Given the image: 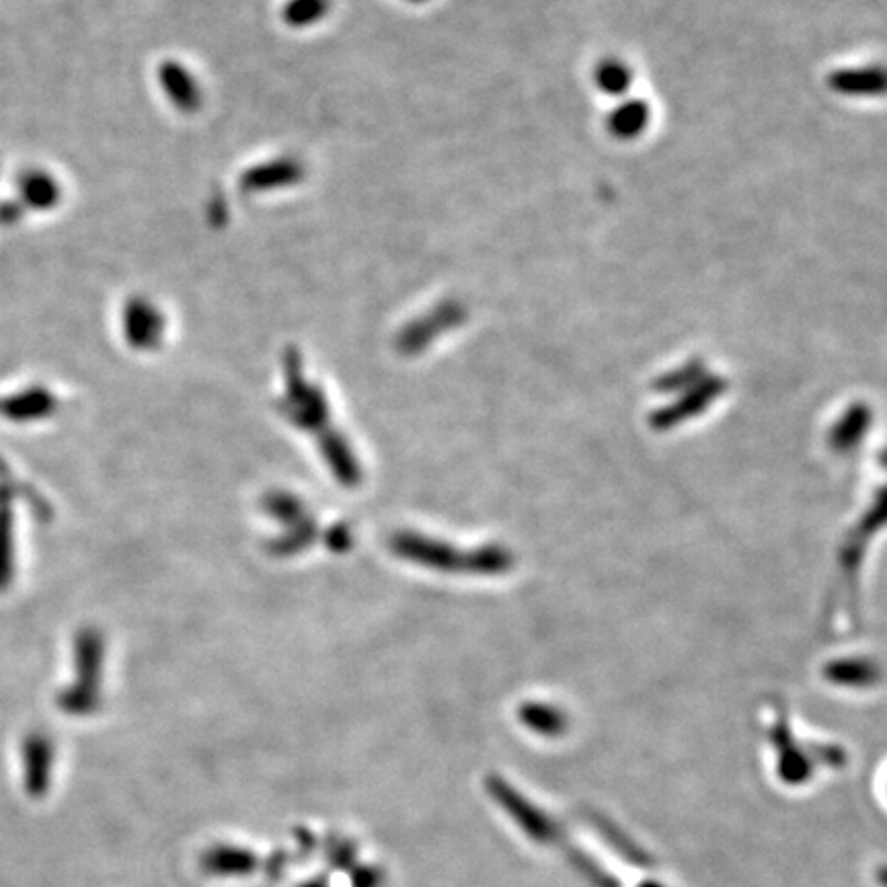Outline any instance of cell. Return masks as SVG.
Listing matches in <instances>:
<instances>
[{
	"instance_id": "cell-1",
	"label": "cell",
	"mask_w": 887,
	"mask_h": 887,
	"mask_svg": "<svg viewBox=\"0 0 887 887\" xmlns=\"http://www.w3.org/2000/svg\"><path fill=\"white\" fill-rule=\"evenodd\" d=\"M101 662H104V641L95 631H81L76 637V672L78 678L71 688L62 691L58 695L60 710L83 717L90 715L99 705V691L97 684L101 678Z\"/></svg>"
},
{
	"instance_id": "cell-2",
	"label": "cell",
	"mask_w": 887,
	"mask_h": 887,
	"mask_svg": "<svg viewBox=\"0 0 887 887\" xmlns=\"http://www.w3.org/2000/svg\"><path fill=\"white\" fill-rule=\"evenodd\" d=\"M485 789H488L489 798L500 805L503 813H507L512 817V822L533 843L548 846V844H557L562 841V826L547 812H543L538 805H534L531 799L524 798L514 784L507 783L498 774H489L485 779Z\"/></svg>"
},
{
	"instance_id": "cell-3",
	"label": "cell",
	"mask_w": 887,
	"mask_h": 887,
	"mask_svg": "<svg viewBox=\"0 0 887 887\" xmlns=\"http://www.w3.org/2000/svg\"><path fill=\"white\" fill-rule=\"evenodd\" d=\"M21 493L35 514L44 517L47 505L35 491L17 483L7 464L0 459V591L7 590L15 577V514H13V498Z\"/></svg>"
},
{
	"instance_id": "cell-4",
	"label": "cell",
	"mask_w": 887,
	"mask_h": 887,
	"mask_svg": "<svg viewBox=\"0 0 887 887\" xmlns=\"http://www.w3.org/2000/svg\"><path fill=\"white\" fill-rule=\"evenodd\" d=\"M56 748L44 731H31L23 739V787L31 799H44L52 789Z\"/></svg>"
},
{
	"instance_id": "cell-5",
	"label": "cell",
	"mask_w": 887,
	"mask_h": 887,
	"mask_svg": "<svg viewBox=\"0 0 887 887\" xmlns=\"http://www.w3.org/2000/svg\"><path fill=\"white\" fill-rule=\"evenodd\" d=\"M292 376H290V385H292V395H290V419L298 424L300 428L317 429L321 428L329 417L327 412V400L314 386L304 385L300 372H298V364H292Z\"/></svg>"
},
{
	"instance_id": "cell-6",
	"label": "cell",
	"mask_w": 887,
	"mask_h": 887,
	"mask_svg": "<svg viewBox=\"0 0 887 887\" xmlns=\"http://www.w3.org/2000/svg\"><path fill=\"white\" fill-rule=\"evenodd\" d=\"M54 409H56V397L44 386H30L21 393H13L0 399V417L17 424L38 421L54 414Z\"/></svg>"
},
{
	"instance_id": "cell-7",
	"label": "cell",
	"mask_w": 887,
	"mask_h": 887,
	"mask_svg": "<svg viewBox=\"0 0 887 887\" xmlns=\"http://www.w3.org/2000/svg\"><path fill=\"white\" fill-rule=\"evenodd\" d=\"M200 865L212 877H247L257 869L259 861L253 851L235 844L210 846L200 858Z\"/></svg>"
},
{
	"instance_id": "cell-8",
	"label": "cell",
	"mask_w": 887,
	"mask_h": 887,
	"mask_svg": "<svg viewBox=\"0 0 887 887\" xmlns=\"http://www.w3.org/2000/svg\"><path fill=\"white\" fill-rule=\"evenodd\" d=\"M772 739L777 744L779 750V777L784 784L791 787H799V784L808 783L812 779L813 762L812 756L801 752L798 746H793L791 741V734L784 725H779L772 731Z\"/></svg>"
},
{
	"instance_id": "cell-9",
	"label": "cell",
	"mask_w": 887,
	"mask_h": 887,
	"mask_svg": "<svg viewBox=\"0 0 887 887\" xmlns=\"http://www.w3.org/2000/svg\"><path fill=\"white\" fill-rule=\"evenodd\" d=\"M590 824L596 829V832L602 836V841H605L619 857L624 858L627 863L637 865V867H651V865H653V857H651L650 853H648L643 846H639V844H637L624 830L619 829L612 820H608L605 815H598V813H590Z\"/></svg>"
},
{
	"instance_id": "cell-10",
	"label": "cell",
	"mask_w": 887,
	"mask_h": 887,
	"mask_svg": "<svg viewBox=\"0 0 887 887\" xmlns=\"http://www.w3.org/2000/svg\"><path fill=\"white\" fill-rule=\"evenodd\" d=\"M19 195L25 206L33 210H50L58 204L60 185L56 179L47 175L45 171L31 169L19 178Z\"/></svg>"
},
{
	"instance_id": "cell-11",
	"label": "cell",
	"mask_w": 887,
	"mask_h": 887,
	"mask_svg": "<svg viewBox=\"0 0 887 887\" xmlns=\"http://www.w3.org/2000/svg\"><path fill=\"white\" fill-rule=\"evenodd\" d=\"M648 121H650L648 105L643 101H624L610 114L608 128L617 138L631 140L645 130Z\"/></svg>"
},
{
	"instance_id": "cell-12",
	"label": "cell",
	"mask_w": 887,
	"mask_h": 887,
	"mask_svg": "<svg viewBox=\"0 0 887 887\" xmlns=\"http://www.w3.org/2000/svg\"><path fill=\"white\" fill-rule=\"evenodd\" d=\"M520 719L528 729L541 736H562L567 727L562 710L553 709L548 705H524L520 710Z\"/></svg>"
},
{
	"instance_id": "cell-13",
	"label": "cell",
	"mask_w": 887,
	"mask_h": 887,
	"mask_svg": "<svg viewBox=\"0 0 887 887\" xmlns=\"http://www.w3.org/2000/svg\"><path fill=\"white\" fill-rule=\"evenodd\" d=\"M567 858L591 887H621V881L608 873L596 858H591L586 851L577 848V846H569L567 848Z\"/></svg>"
},
{
	"instance_id": "cell-14",
	"label": "cell",
	"mask_w": 887,
	"mask_h": 887,
	"mask_svg": "<svg viewBox=\"0 0 887 887\" xmlns=\"http://www.w3.org/2000/svg\"><path fill=\"white\" fill-rule=\"evenodd\" d=\"M832 87L848 95H867L884 89V76L879 71H848L832 76Z\"/></svg>"
},
{
	"instance_id": "cell-15",
	"label": "cell",
	"mask_w": 887,
	"mask_h": 887,
	"mask_svg": "<svg viewBox=\"0 0 887 887\" xmlns=\"http://www.w3.org/2000/svg\"><path fill=\"white\" fill-rule=\"evenodd\" d=\"M596 85L608 95H622L631 87V71L619 60H607L596 71Z\"/></svg>"
},
{
	"instance_id": "cell-16",
	"label": "cell",
	"mask_w": 887,
	"mask_h": 887,
	"mask_svg": "<svg viewBox=\"0 0 887 887\" xmlns=\"http://www.w3.org/2000/svg\"><path fill=\"white\" fill-rule=\"evenodd\" d=\"M327 861L333 869L348 872L354 867L355 846L350 841H333L327 848Z\"/></svg>"
},
{
	"instance_id": "cell-17",
	"label": "cell",
	"mask_w": 887,
	"mask_h": 887,
	"mask_svg": "<svg viewBox=\"0 0 887 887\" xmlns=\"http://www.w3.org/2000/svg\"><path fill=\"white\" fill-rule=\"evenodd\" d=\"M385 873L378 867H355L352 872V887H383Z\"/></svg>"
},
{
	"instance_id": "cell-18",
	"label": "cell",
	"mask_w": 887,
	"mask_h": 887,
	"mask_svg": "<svg viewBox=\"0 0 887 887\" xmlns=\"http://www.w3.org/2000/svg\"><path fill=\"white\" fill-rule=\"evenodd\" d=\"M323 4V0H295L290 4V17H317Z\"/></svg>"
},
{
	"instance_id": "cell-19",
	"label": "cell",
	"mask_w": 887,
	"mask_h": 887,
	"mask_svg": "<svg viewBox=\"0 0 887 887\" xmlns=\"http://www.w3.org/2000/svg\"><path fill=\"white\" fill-rule=\"evenodd\" d=\"M21 212H23V207L19 202H0V224H4V226L15 224L21 221Z\"/></svg>"
},
{
	"instance_id": "cell-20",
	"label": "cell",
	"mask_w": 887,
	"mask_h": 887,
	"mask_svg": "<svg viewBox=\"0 0 887 887\" xmlns=\"http://www.w3.org/2000/svg\"><path fill=\"white\" fill-rule=\"evenodd\" d=\"M286 861H288L286 853H274V855L266 861L267 875H271V877H280L281 872H284V867H286Z\"/></svg>"
},
{
	"instance_id": "cell-21",
	"label": "cell",
	"mask_w": 887,
	"mask_h": 887,
	"mask_svg": "<svg viewBox=\"0 0 887 887\" xmlns=\"http://www.w3.org/2000/svg\"><path fill=\"white\" fill-rule=\"evenodd\" d=\"M298 836H300V838H298V844H300L302 848H307V851L314 848V841H312V836L309 834V832H307V830H298Z\"/></svg>"
},
{
	"instance_id": "cell-22",
	"label": "cell",
	"mask_w": 887,
	"mask_h": 887,
	"mask_svg": "<svg viewBox=\"0 0 887 887\" xmlns=\"http://www.w3.org/2000/svg\"><path fill=\"white\" fill-rule=\"evenodd\" d=\"M637 887H665L662 881H658V879H643L641 884Z\"/></svg>"
},
{
	"instance_id": "cell-23",
	"label": "cell",
	"mask_w": 887,
	"mask_h": 887,
	"mask_svg": "<svg viewBox=\"0 0 887 887\" xmlns=\"http://www.w3.org/2000/svg\"><path fill=\"white\" fill-rule=\"evenodd\" d=\"M300 887H329L327 886L325 879H312V881H307V884H302Z\"/></svg>"
}]
</instances>
